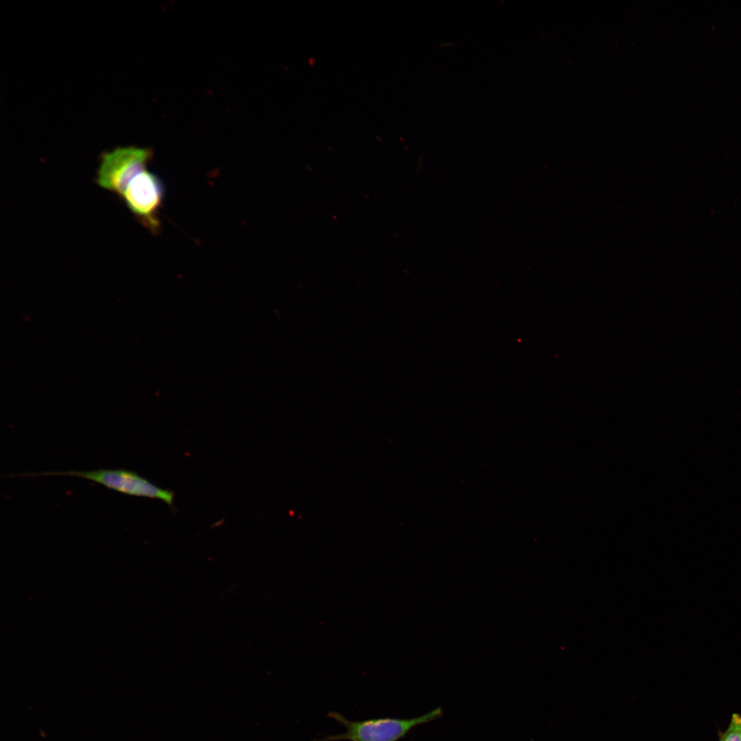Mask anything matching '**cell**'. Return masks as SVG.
Masks as SVG:
<instances>
[{
    "mask_svg": "<svg viewBox=\"0 0 741 741\" xmlns=\"http://www.w3.org/2000/svg\"><path fill=\"white\" fill-rule=\"evenodd\" d=\"M441 707L412 718H377L364 720H351L338 711H330L327 716L344 729L345 731L335 735H325L311 741H398L406 736L414 727L442 717Z\"/></svg>",
    "mask_w": 741,
    "mask_h": 741,
    "instance_id": "obj_1",
    "label": "cell"
},
{
    "mask_svg": "<svg viewBox=\"0 0 741 741\" xmlns=\"http://www.w3.org/2000/svg\"><path fill=\"white\" fill-rule=\"evenodd\" d=\"M46 475H66L81 478L98 483L110 490L121 493L148 498L158 499L172 506L174 493L162 489L136 472L124 469H98L92 471H66L24 473L16 477L33 478Z\"/></svg>",
    "mask_w": 741,
    "mask_h": 741,
    "instance_id": "obj_2",
    "label": "cell"
},
{
    "mask_svg": "<svg viewBox=\"0 0 741 741\" xmlns=\"http://www.w3.org/2000/svg\"><path fill=\"white\" fill-rule=\"evenodd\" d=\"M152 151L134 146L119 147L102 154L95 183L121 196L130 181L146 169Z\"/></svg>",
    "mask_w": 741,
    "mask_h": 741,
    "instance_id": "obj_3",
    "label": "cell"
},
{
    "mask_svg": "<svg viewBox=\"0 0 741 741\" xmlns=\"http://www.w3.org/2000/svg\"><path fill=\"white\" fill-rule=\"evenodd\" d=\"M164 193L160 178L145 169L133 178L121 198L137 220L153 235H158L161 226L159 211Z\"/></svg>",
    "mask_w": 741,
    "mask_h": 741,
    "instance_id": "obj_4",
    "label": "cell"
},
{
    "mask_svg": "<svg viewBox=\"0 0 741 741\" xmlns=\"http://www.w3.org/2000/svg\"><path fill=\"white\" fill-rule=\"evenodd\" d=\"M719 741H741V714H732L729 727Z\"/></svg>",
    "mask_w": 741,
    "mask_h": 741,
    "instance_id": "obj_5",
    "label": "cell"
}]
</instances>
